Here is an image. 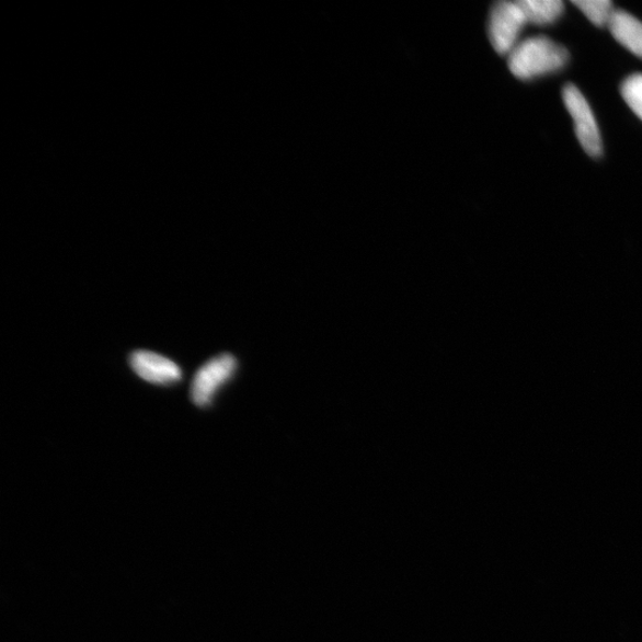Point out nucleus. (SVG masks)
<instances>
[{
    "instance_id": "obj_6",
    "label": "nucleus",
    "mask_w": 642,
    "mask_h": 642,
    "mask_svg": "<svg viewBox=\"0 0 642 642\" xmlns=\"http://www.w3.org/2000/svg\"><path fill=\"white\" fill-rule=\"evenodd\" d=\"M610 33L626 49L642 58V23L622 10H616L609 22Z\"/></svg>"
},
{
    "instance_id": "obj_3",
    "label": "nucleus",
    "mask_w": 642,
    "mask_h": 642,
    "mask_svg": "<svg viewBox=\"0 0 642 642\" xmlns=\"http://www.w3.org/2000/svg\"><path fill=\"white\" fill-rule=\"evenodd\" d=\"M565 106L575 122V130L583 149L591 157H599L603 152L601 135H599L597 123L588 102L575 87L566 85L563 90Z\"/></svg>"
},
{
    "instance_id": "obj_8",
    "label": "nucleus",
    "mask_w": 642,
    "mask_h": 642,
    "mask_svg": "<svg viewBox=\"0 0 642 642\" xmlns=\"http://www.w3.org/2000/svg\"><path fill=\"white\" fill-rule=\"evenodd\" d=\"M572 3L596 26L609 24L614 11H616L612 10V4L609 0H574Z\"/></svg>"
},
{
    "instance_id": "obj_9",
    "label": "nucleus",
    "mask_w": 642,
    "mask_h": 642,
    "mask_svg": "<svg viewBox=\"0 0 642 642\" xmlns=\"http://www.w3.org/2000/svg\"><path fill=\"white\" fill-rule=\"evenodd\" d=\"M621 94L627 105L642 121V74L627 78L622 83Z\"/></svg>"
},
{
    "instance_id": "obj_1",
    "label": "nucleus",
    "mask_w": 642,
    "mask_h": 642,
    "mask_svg": "<svg viewBox=\"0 0 642 642\" xmlns=\"http://www.w3.org/2000/svg\"><path fill=\"white\" fill-rule=\"evenodd\" d=\"M569 60L568 50L546 36L530 37L509 53L511 72L527 80L560 71Z\"/></svg>"
},
{
    "instance_id": "obj_7",
    "label": "nucleus",
    "mask_w": 642,
    "mask_h": 642,
    "mask_svg": "<svg viewBox=\"0 0 642 642\" xmlns=\"http://www.w3.org/2000/svg\"><path fill=\"white\" fill-rule=\"evenodd\" d=\"M518 3L527 22L538 25L554 22L564 11L562 0H519Z\"/></svg>"
},
{
    "instance_id": "obj_2",
    "label": "nucleus",
    "mask_w": 642,
    "mask_h": 642,
    "mask_svg": "<svg viewBox=\"0 0 642 642\" xmlns=\"http://www.w3.org/2000/svg\"><path fill=\"white\" fill-rule=\"evenodd\" d=\"M236 369L237 359L230 354L219 355L205 363L195 374L191 387V398L195 406H209L218 390L232 378Z\"/></svg>"
},
{
    "instance_id": "obj_5",
    "label": "nucleus",
    "mask_w": 642,
    "mask_h": 642,
    "mask_svg": "<svg viewBox=\"0 0 642 642\" xmlns=\"http://www.w3.org/2000/svg\"><path fill=\"white\" fill-rule=\"evenodd\" d=\"M133 370L145 381L159 386H172L183 379L176 363L157 353L139 351L129 358Z\"/></svg>"
},
{
    "instance_id": "obj_4",
    "label": "nucleus",
    "mask_w": 642,
    "mask_h": 642,
    "mask_svg": "<svg viewBox=\"0 0 642 642\" xmlns=\"http://www.w3.org/2000/svg\"><path fill=\"white\" fill-rule=\"evenodd\" d=\"M528 23L518 2H501L492 10L490 35L494 49L498 54H509L516 46V39Z\"/></svg>"
}]
</instances>
